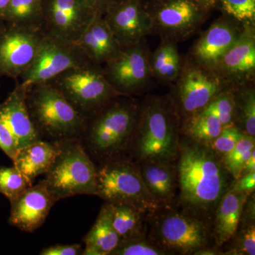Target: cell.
<instances>
[{
    "mask_svg": "<svg viewBox=\"0 0 255 255\" xmlns=\"http://www.w3.org/2000/svg\"><path fill=\"white\" fill-rule=\"evenodd\" d=\"M175 163L179 194L174 206L211 228L216 207L234 179L211 147L184 135Z\"/></svg>",
    "mask_w": 255,
    "mask_h": 255,
    "instance_id": "cell-1",
    "label": "cell"
},
{
    "mask_svg": "<svg viewBox=\"0 0 255 255\" xmlns=\"http://www.w3.org/2000/svg\"><path fill=\"white\" fill-rule=\"evenodd\" d=\"M181 119L172 95L148 96L140 105L128 153L134 162H175Z\"/></svg>",
    "mask_w": 255,
    "mask_h": 255,
    "instance_id": "cell-2",
    "label": "cell"
},
{
    "mask_svg": "<svg viewBox=\"0 0 255 255\" xmlns=\"http://www.w3.org/2000/svg\"><path fill=\"white\" fill-rule=\"evenodd\" d=\"M140 104L119 96L87 119L80 141L87 153L102 162L126 156L138 119Z\"/></svg>",
    "mask_w": 255,
    "mask_h": 255,
    "instance_id": "cell-3",
    "label": "cell"
},
{
    "mask_svg": "<svg viewBox=\"0 0 255 255\" xmlns=\"http://www.w3.org/2000/svg\"><path fill=\"white\" fill-rule=\"evenodd\" d=\"M26 104L32 123L41 140H80L87 119L53 85L43 83L27 87Z\"/></svg>",
    "mask_w": 255,
    "mask_h": 255,
    "instance_id": "cell-4",
    "label": "cell"
},
{
    "mask_svg": "<svg viewBox=\"0 0 255 255\" xmlns=\"http://www.w3.org/2000/svg\"><path fill=\"white\" fill-rule=\"evenodd\" d=\"M147 219L149 239L169 255H194L214 242L211 226L174 206H162Z\"/></svg>",
    "mask_w": 255,
    "mask_h": 255,
    "instance_id": "cell-5",
    "label": "cell"
},
{
    "mask_svg": "<svg viewBox=\"0 0 255 255\" xmlns=\"http://www.w3.org/2000/svg\"><path fill=\"white\" fill-rule=\"evenodd\" d=\"M44 181L56 202L78 195H97V167L80 139L60 142V151Z\"/></svg>",
    "mask_w": 255,
    "mask_h": 255,
    "instance_id": "cell-6",
    "label": "cell"
},
{
    "mask_svg": "<svg viewBox=\"0 0 255 255\" xmlns=\"http://www.w3.org/2000/svg\"><path fill=\"white\" fill-rule=\"evenodd\" d=\"M96 196L107 203L130 204L147 215L162 207L146 188L138 164L127 156L97 167Z\"/></svg>",
    "mask_w": 255,
    "mask_h": 255,
    "instance_id": "cell-7",
    "label": "cell"
},
{
    "mask_svg": "<svg viewBox=\"0 0 255 255\" xmlns=\"http://www.w3.org/2000/svg\"><path fill=\"white\" fill-rule=\"evenodd\" d=\"M85 119L119 96L104 75L102 66L90 63L70 69L48 82Z\"/></svg>",
    "mask_w": 255,
    "mask_h": 255,
    "instance_id": "cell-8",
    "label": "cell"
},
{
    "mask_svg": "<svg viewBox=\"0 0 255 255\" xmlns=\"http://www.w3.org/2000/svg\"><path fill=\"white\" fill-rule=\"evenodd\" d=\"M151 35L178 43L195 33L209 11L194 0H145Z\"/></svg>",
    "mask_w": 255,
    "mask_h": 255,
    "instance_id": "cell-9",
    "label": "cell"
},
{
    "mask_svg": "<svg viewBox=\"0 0 255 255\" xmlns=\"http://www.w3.org/2000/svg\"><path fill=\"white\" fill-rule=\"evenodd\" d=\"M231 88L213 70L201 66L190 57L182 60V69L172 95L181 123L204 110L220 93Z\"/></svg>",
    "mask_w": 255,
    "mask_h": 255,
    "instance_id": "cell-10",
    "label": "cell"
},
{
    "mask_svg": "<svg viewBox=\"0 0 255 255\" xmlns=\"http://www.w3.org/2000/svg\"><path fill=\"white\" fill-rule=\"evenodd\" d=\"M91 63L75 43L45 33L29 68L20 77V83L27 87L48 83L70 69Z\"/></svg>",
    "mask_w": 255,
    "mask_h": 255,
    "instance_id": "cell-11",
    "label": "cell"
},
{
    "mask_svg": "<svg viewBox=\"0 0 255 255\" xmlns=\"http://www.w3.org/2000/svg\"><path fill=\"white\" fill-rule=\"evenodd\" d=\"M46 31L0 21V78L17 80L31 65Z\"/></svg>",
    "mask_w": 255,
    "mask_h": 255,
    "instance_id": "cell-12",
    "label": "cell"
},
{
    "mask_svg": "<svg viewBox=\"0 0 255 255\" xmlns=\"http://www.w3.org/2000/svg\"><path fill=\"white\" fill-rule=\"evenodd\" d=\"M102 70L107 81L121 95L130 97L143 91L152 78L145 39L122 48L115 58L102 65Z\"/></svg>",
    "mask_w": 255,
    "mask_h": 255,
    "instance_id": "cell-13",
    "label": "cell"
},
{
    "mask_svg": "<svg viewBox=\"0 0 255 255\" xmlns=\"http://www.w3.org/2000/svg\"><path fill=\"white\" fill-rule=\"evenodd\" d=\"M43 27L47 33L75 42L95 13L84 0H43Z\"/></svg>",
    "mask_w": 255,
    "mask_h": 255,
    "instance_id": "cell-14",
    "label": "cell"
},
{
    "mask_svg": "<svg viewBox=\"0 0 255 255\" xmlns=\"http://www.w3.org/2000/svg\"><path fill=\"white\" fill-rule=\"evenodd\" d=\"M104 18L122 48L137 44L151 35L145 0H119L107 10Z\"/></svg>",
    "mask_w": 255,
    "mask_h": 255,
    "instance_id": "cell-15",
    "label": "cell"
},
{
    "mask_svg": "<svg viewBox=\"0 0 255 255\" xmlns=\"http://www.w3.org/2000/svg\"><path fill=\"white\" fill-rule=\"evenodd\" d=\"M213 71L232 87L253 81L255 71V24H243L239 38Z\"/></svg>",
    "mask_w": 255,
    "mask_h": 255,
    "instance_id": "cell-16",
    "label": "cell"
},
{
    "mask_svg": "<svg viewBox=\"0 0 255 255\" xmlns=\"http://www.w3.org/2000/svg\"><path fill=\"white\" fill-rule=\"evenodd\" d=\"M243 24L227 15L218 18L198 38L190 58L204 68L213 70L223 55L239 38Z\"/></svg>",
    "mask_w": 255,
    "mask_h": 255,
    "instance_id": "cell-17",
    "label": "cell"
},
{
    "mask_svg": "<svg viewBox=\"0 0 255 255\" xmlns=\"http://www.w3.org/2000/svg\"><path fill=\"white\" fill-rule=\"evenodd\" d=\"M55 203L43 179L39 181L10 202L8 223L23 232H34L43 226Z\"/></svg>",
    "mask_w": 255,
    "mask_h": 255,
    "instance_id": "cell-18",
    "label": "cell"
},
{
    "mask_svg": "<svg viewBox=\"0 0 255 255\" xmlns=\"http://www.w3.org/2000/svg\"><path fill=\"white\" fill-rule=\"evenodd\" d=\"M0 122L12 134L18 150L41 140L28 112L26 87L17 80L14 90L0 103Z\"/></svg>",
    "mask_w": 255,
    "mask_h": 255,
    "instance_id": "cell-19",
    "label": "cell"
},
{
    "mask_svg": "<svg viewBox=\"0 0 255 255\" xmlns=\"http://www.w3.org/2000/svg\"><path fill=\"white\" fill-rule=\"evenodd\" d=\"M75 43L92 63L100 66L115 58L122 49L103 15L98 14Z\"/></svg>",
    "mask_w": 255,
    "mask_h": 255,
    "instance_id": "cell-20",
    "label": "cell"
},
{
    "mask_svg": "<svg viewBox=\"0 0 255 255\" xmlns=\"http://www.w3.org/2000/svg\"><path fill=\"white\" fill-rule=\"evenodd\" d=\"M137 164L144 184L152 197L162 206H175L178 191L175 162L145 161Z\"/></svg>",
    "mask_w": 255,
    "mask_h": 255,
    "instance_id": "cell-21",
    "label": "cell"
},
{
    "mask_svg": "<svg viewBox=\"0 0 255 255\" xmlns=\"http://www.w3.org/2000/svg\"><path fill=\"white\" fill-rule=\"evenodd\" d=\"M248 196L230 187L219 201L211 225L213 240L218 249L228 243L237 231Z\"/></svg>",
    "mask_w": 255,
    "mask_h": 255,
    "instance_id": "cell-22",
    "label": "cell"
},
{
    "mask_svg": "<svg viewBox=\"0 0 255 255\" xmlns=\"http://www.w3.org/2000/svg\"><path fill=\"white\" fill-rule=\"evenodd\" d=\"M60 151V142L39 140L18 150L13 159L15 167L28 182L47 173Z\"/></svg>",
    "mask_w": 255,
    "mask_h": 255,
    "instance_id": "cell-23",
    "label": "cell"
},
{
    "mask_svg": "<svg viewBox=\"0 0 255 255\" xmlns=\"http://www.w3.org/2000/svg\"><path fill=\"white\" fill-rule=\"evenodd\" d=\"M82 255H111L120 243V237L112 224L108 203L101 208L95 223L84 238Z\"/></svg>",
    "mask_w": 255,
    "mask_h": 255,
    "instance_id": "cell-24",
    "label": "cell"
},
{
    "mask_svg": "<svg viewBox=\"0 0 255 255\" xmlns=\"http://www.w3.org/2000/svg\"><path fill=\"white\" fill-rule=\"evenodd\" d=\"M177 43L161 39L160 44L150 55V69L152 78L160 83L176 81L182 66Z\"/></svg>",
    "mask_w": 255,
    "mask_h": 255,
    "instance_id": "cell-25",
    "label": "cell"
},
{
    "mask_svg": "<svg viewBox=\"0 0 255 255\" xmlns=\"http://www.w3.org/2000/svg\"><path fill=\"white\" fill-rule=\"evenodd\" d=\"M108 204L112 224L121 240L145 233L146 213L125 203Z\"/></svg>",
    "mask_w": 255,
    "mask_h": 255,
    "instance_id": "cell-26",
    "label": "cell"
},
{
    "mask_svg": "<svg viewBox=\"0 0 255 255\" xmlns=\"http://www.w3.org/2000/svg\"><path fill=\"white\" fill-rule=\"evenodd\" d=\"M223 128L219 118L205 111H201L181 123L182 135L208 147L211 145Z\"/></svg>",
    "mask_w": 255,
    "mask_h": 255,
    "instance_id": "cell-27",
    "label": "cell"
},
{
    "mask_svg": "<svg viewBox=\"0 0 255 255\" xmlns=\"http://www.w3.org/2000/svg\"><path fill=\"white\" fill-rule=\"evenodd\" d=\"M236 116L235 127L255 137V90L253 81L233 88Z\"/></svg>",
    "mask_w": 255,
    "mask_h": 255,
    "instance_id": "cell-28",
    "label": "cell"
},
{
    "mask_svg": "<svg viewBox=\"0 0 255 255\" xmlns=\"http://www.w3.org/2000/svg\"><path fill=\"white\" fill-rule=\"evenodd\" d=\"M43 0H11L0 21L18 26H43Z\"/></svg>",
    "mask_w": 255,
    "mask_h": 255,
    "instance_id": "cell-29",
    "label": "cell"
},
{
    "mask_svg": "<svg viewBox=\"0 0 255 255\" xmlns=\"http://www.w3.org/2000/svg\"><path fill=\"white\" fill-rule=\"evenodd\" d=\"M255 150V137L244 135L236 146L221 157L225 168L234 180L241 177L242 169Z\"/></svg>",
    "mask_w": 255,
    "mask_h": 255,
    "instance_id": "cell-30",
    "label": "cell"
},
{
    "mask_svg": "<svg viewBox=\"0 0 255 255\" xmlns=\"http://www.w3.org/2000/svg\"><path fill=\"white\" fill-rule=\"evenodd\" d=\"M167 251L159 248L146 236V233L121 240L111 255H166Z\"/></svg>",
    "mask_w": 255,
    "mask_h": 255,
    "instance_id": "cell-31",
    "label": "cell"
},
{
    "mask_svg": "<svg viewBox=\"0 0 255 255\" xmlns=\"http://www.w3.org/2000/svg\"><path fill=\"white\" fill-rule=\"evenodd\" d=\"M229 242L231 245L226 251L221 252V255H255V222L240 221L237 231Z\"/></svg>",
    "mask_w": 255,
    "mask_h": 255,
    "instance_id": "cell-32",
    "label": "cell"
},
{
    "mask_svg": "<svg viewBox=\"0 0 255 255\" xmlns=\"http://www.w3.org/2000/svg\"><path fill=\"white\" fill-rule=\"evenodd\" d=\"M31 185L14 166L0 167V193L7 198L9 202Z\"/></svg>",
    "mask_w": 255,
    "mask_h": 255,
    "instance_id": "cell-33",
    "label": "cell"
},
{
    "mask_svg": "<svg viewBox=\"0 0 255 255\" xmlns=\"http://www.w3.org/2000/svg\"><path fill=\"white\" fill-rule=\"evenodd\" d=\"M233 88L216 96L207 107L202 110L216 116L224 128L235 126L236 107Z\"/></svg>",
    "mask_w": 255,
    "mask_h": 255,
    "instance_id": "cell-34",
    "label": "cell"
},
{
    "mask_svg": "<svg viewBox=\"0 0 255 255\" xmlns=\"http://www.w3.org/2000/svg\"><path fill=\"white\" fill-rule=\"evenodd\" d=\"M223 14L242 24L255 23V0H217Z\"/></svg>",
    "mask_w": 255,
    "mask_h": 255,
    "instance_id": "cell-35",
    "label": "cell"
},
{
    "mask_svg": "<svg viewBox=\"0 0 255 255\" xmlns=\"http://www.w3.org/2000/svg\"><path fill=\"white\" fill-rule=\"evenodd\" d=\"M244 135L246 134L235 126L225 127L210 147L222 157L232 150Z\"/></svg>",
    "mask_w": 255,
    "mask_h": 255,
    "instance_id": "cell-36",
    "label": "cell"
},
{
    "mask_svg": "<svg viewBox=\"0 0 255 255\" xmlns=\"http://www.w3.org/2000/svg\"><path fill=\"white\" fill-rule=\"evenodd\" d=\"M0 149L13 160L18 151L17 143L12 134L0 122Z\"/></svg>",
    "mask_w": 255,
    "mask_h": 255,
    "instance_id": "cell-37",
    "label": "cell"
},
{
    "mask_svg": "<svg viewBox=\"0 0 255 255\" xmlns=\"http://www.w3.org/2000/svg\"><path fill=\"white\" fill-rule=\"evenodd\" d=\"M84 248L80 244L55 245L42 250L41 255H82Z\"/></svg>",
    "mask_w": 255,
    "mask_h": 255,
    "instance_id": "cell-38",
    "label": "cell"
},
{
    "mask_svg": "<svg viewBox=\"0 0 255 255\" xmlns=\"http://www.w3.org/2000/svg\"><path fill=\"white\" fill-rule=\"evenodd\" d=\"M230 187L234 190L245 193L248 195L255 192V172L246 174V175L238 178L236 180H233Z\"/></svg>",
    "mask_w": 255,
    "mask_h": 255,
    "instance_id": "cell-39",
    "label": "cell"
},
{
    "mask_svg": "<svg viewBox=\"0 0 255 255\" xmlns=\"http://www.w3.org/2000/svg\"><path fill=\"white\" fill-rule=\"evenodd\" d=\"M95 14L103 15L112 5L119 0H84Z\"/></svg>",
    "mask_w": 255,
    "mask_h": 255,
    "instance_id": "cell-40",
    "label": "cell"
},
{
    "mask_svg": "<svg viewBox=\"0 0 255 255\" xmlns=\"http://www.w3.org/2000/svg\"><path fill=\"white\" fill-rule=\"evenodd\" d=\"M255 172V150L253 151L251 157L246 161L242 169L241 177Z\"/></svg>",
    "mask_w": 255,
    "mask_h": 255,
    "instance_id": "cell-41",
    "label": "cell"
},
{
    "mask_svg": "<svg viewBox=\"0 0 255 255\" xmlns=\"http://www.w3.org/2000/svg\"><path fill=\"white\" fill-rule=\"evenodd\" d=\"M204 9L210 11L217 6V0H194Z\"/></svg>",
    "mask_w": 255,
    "mask_h": 255,
    "instance_id": "cell-42",
    "label": "cell"
},
{
    "mask_svg": "<svg viewBox=\"0 0 255 255\" xmlns=\"http://www.w3.org/2000/svg\"><path fill=\"white\" fill-rule=\"evenodd\" d=\"M11 0H0V18L2 16L5 9L7 7Z\"/></svg>",
    "mask_w": 255,
    "mask_h": 255,
    "instance_id": "cell-43",
    "label": "cell"
}]
</instances>
